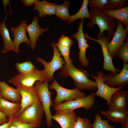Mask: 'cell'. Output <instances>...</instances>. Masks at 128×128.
I'll return each mask as SVG.
<instances>
[{"instance_id": "f35d334b", "label": "cell", "mask_w": 128, "mask_h": 128, "mask_svg": "<svg viewBox=\"0 0 128 128\" xmlns=\"http://www.w3.org/2000/svg\"><path fill=\"white\" fill-rule=\"evenodd\" d=\"M3 2L4 6V12H5L6 11V7L7 5H8L10 3V2L9 0H2Z\"/></svg>"}, {"instance_id": "4316f807", "label": "cell", "mask_w": 128, "mask_h": 128, "mask_svg": "<svg viewBox=\"0 0 128 128\" xmlns=\"http://www.w3.org/2000/svg\"><path fill=\"white\" fill-rule=\"evenodd\" d=\"M15 65L16 69L20 73H29L36 68V66L30 61H26L22 63H17Z\"/></svg>"}, {"instance_id": "7a4b0ae2", "label": "cell", "mask_w": 128, "mask_h": 128, "mask_svg": "<svg viewBox=\"0 0 128 128\" xmlns=\"http://www.w3.org/2000/svg\"><path fill=\"white\" fill-rule=\"evenodd\" d=\"M89 13L91 19L87 23V26L92 28L94 25H97L100 29L97 36L104 35L105 31L108 32V37L110 38L113 36L116 25L114 19L96 8H91Z\"/></svg>"}, {"instance_id": "7402d4cb", "label": "cell", "mask_w": 128, "mask_h": 128, "mask_svg": "<svg viewBox=\"0 0 128 128\" xmlns=\"http://www.w3.org/2000/svg\"><path fill=\"white\" fill-rule=\"evenodd\" d=\"M34 9L37 10L40 17H46L56 14V9L57 5L56 3H52L44 0H39L34 4Z\"/></svg>"}, {"instance_id": "484cf974", "label": "cell", "mask_w": 128, "mask_h": 128, "mask_svg": "<svg viewBox=\"0 0 128 128\" xmlns=\"http://www.w3.org/2000/svg\"><path fill=\"white\" fill-rule=\"evenodd\" d=\"M70 3L69 1L66 0L63 4L57 5L56 9L55 15L63 20L68 21L70 16L69 13Z\"/></svg>"}, {"instance_id": "74e56055", "label": "cell", "mask_w": 128, "mask_h": 128, "mask_svg": "<svg viewBox=\"0 0 128 128\" xmlns=\"http://www.w3.org/2000/svg\"><path fill=\"white\" fill-rule=\"evenodd\" d=\"M10 118L9 119V121L6 123L0 125V128H8L11 123V119Z\"/></svg>"}, {"instance_id": "277c9868", "label": "cell", "mask_w": 128, "mask_h": 128, "mask_svg": "<svg viewBox=\"0 0 128 128\" xmlns=\"http://www.w3.org/2000/svg\"><path fill=\"white\" fill-rule=\"evenodd\" d=\"M48 82H44L40 81L36 82L34 86L38 93L39 100L42 105L46 118V123L47 127H50L52 125V115L50 109L53 106L51 98L52 91L49 90Z\"/></svg>"}, {"instance_id": "ffe728a7", "label": "cell", "mask_w": 128, "mask_h": 128, "mask_svg": "<svg viewBox=\"0 0 128 128\" xmlns=\"http://www.w3.org/2000/svg\"><path fill=\"white\" fill-rule=\"evenodd\" d=\"M0 96L11 102L20 103L21 97L17 88L9 86L5 81L0 82Z\"/></svg>"}, {"instance_id": "8992f818", "label": "cell", "mask_w": 128, "mask_h": 128, "mask_svg": "<svg viewBox=\"0 0 128 128\" xmlns=\"http://www.w3.org/2000/svg\"><path fill=\"white\" fill-rule=\"evenodd\" d=\"M53 50V55L50 61L47 62L40 57L37 59V61L44 66V71L46 75L47 80L48 82L53 79L54 74L55 72L63 67L65 64L64 60L61 56V55L58 49L56 43L52 42L51 44Z\"/></svg>"}, {"instance_id": "4dcf8cb0", "label": "cell", "mask_w": 128, "mask_h": 128, "mask_svg": "<svg viewBox=\"0 0 128 128\" xmlns=\"http://www.w3.org/2000/svg\"><path fill=\"white\" fill-rule=\"evenodd\" d=\"M116 55L121 59L123 63H128V41L124 42L119 49L116 53Z\"/></svg>"}, {"instance_id": "ac0fdd59", "label": "cell", "mask_w": 128, "mask_h": 128, "mask_svg": "<svg viewBox=\"0 0 128 128\" xmlns=\"http://www.w3.org/2000/svg\"><path fill=\"white\" fill-rule=\"evenodd\" d=\"M38 17L35 16L31 23L27 25L26 28V31L29 36V40L32 50L35 49L37 40L43 32L49 29L48 27L42 28L39 26L38 23Z\"/></svg>"}, {"instance_id": "8fae6325", "label": "cell", "mask_w": 128, "mask_h": 128, "mask_svg": "<svg viewBox=\"0 0 128 128\" xmlns=\"http://www.w3.org/2000/svg\"><path fill=\"white\" fill-rule=\"evenodd\" d=\"M117 28L113 37L107 45L108 50L113 59L115 57L117 51L123 44L124 41L128 40L126 36L128 30L124 27L123 23L117 20Z\"/></svg>"}, {"instance_id": "4fadbf2b", "label": "cell", "mask_w": 128, "mask_h": 128, "mask_svg": "<svg viewBox=\"0 0 128 128\" xmlns=\"http://www.w3.org/2000/svg\"><path fill=\"white\" fill-rule=\"evenodd\" d=\"M106 75L108 79L104 82L110 87H127L128 85V64L123 63L122 69L119 73L115 74L110 72Z\"/></svg>"}, {"instance_id": "ba28073f", "label": "cell", "mask_w": 128, "mask_h": 128, "mask_svg": "<svg viewBox=\"0 0 128 128\" xmlns=\"http://www.w3.org/2000/svg\"><path fill=\"white\" fill-rule=\"evenodd\" d=\"M49 89L54 90L57 92L56 96L54 100L55 104L60 103L64 101L75 100L86 96L85 94L80 90L75 88L67 89L61 86L55 79L52 84L49 86Z\"/></svg>"}, {"instance_id": "e575fe53", "label": "cell", "mask_w": 128, "mask_h": 128, "mask_svg": "<svg viewBox=\"0 0 128 128\" xmlns=\"http://www.w3.org/2000/svg\"><path fill=\"white\" fill-rule=\"evenodd\" d=\"M11 122L17 128H35L33 124L21 121L15 118H12Z\"/></svg>"}, {"instance_id": "d6a6232c", "label": "cell", "mask_w": 128, "mask_h": 128, "mask_svg": "<svg viewBox=\"0 0 128 128\" xmlns=\"http://www.w3.org/2000/svg\"><path fill=\"white\" fill-rule=\"evenodd\" d=\"M108 1V0H89L88 5L90 8H96L104 11L106 10V5Z\"/></svg>"}, {"instance_id": "9c48e42d", "label": "cell", "mask_w": 128, "mask_h": 128, "mask_svg": "<svg viewBox=\"0 0 128 128\" xmlns=\"http://www.w3.org/2000/svg\"><path fill=\"white\" fill-rule=\"evenodd\" d=\"M95 96L92 94L78 98L75 100L66 101L58 104H55L54 109L56 111L75 109L83 108L87 110L91 109L95 102Z\"/></svg>"}, {"instance_id": "3957f363", "label": "cell", "mask_w": 128, "mask_h": 128, "mask_svg": "<svg viewBox=\"0 0 128 128\" xmlns=\"http://www.w3.org/2000/svg\"><path fill=\"white\" fill-rule=\"evenodd\" d=\"M44 112L40 100L27 107L13 118L22 122L32 124L35 128H38L42 123Z\"/></svg>"}, {"instance_id": "d6986e66", "label": "cell", "mask_w": 128, "mask_h": 128, "mask_svg": "<svg viewBox=\"0 0 128 128\" xmlns=\"http://www.w3.org/2000/svg\"><path fill=\"white\" fill-rule=\"evenodd\" d=\"M100 112L108 121L115 123H120L122 128H128V111L108 110L106 111L100 110Z\"/></svg>"}, {"instance_id": "2e32d148", "label": "cell", "mask_w": 128, "mask_h": 128, "mask_svg": "<svg viewBox=\"0 0 128 128\" xmlns=\"http://www.w3.org/2000/svg\"><path fill=\"white\" fill-rule=\"evenodd\" d=\"M109 109L128 111V91L121 89L111 96Z\"/></svg>"}, {"instance_id": "5b68a950", "label": "cell", "mask_w": 128, "mask_h": 128, "mask_svg": "<svg viewBox=\"0 0 128 128\" xmlns=\"http://www.w3.org/2000/svg\"><path fill=\"white\" fill-rule=\"evenodd\" d=\"M46 81V78L43 70H40L35 68L29 73L16 74L9 79V82L17 88L31 87L33 86L37 81L44 82Z\"/></svg>"}, {"instance_id": "9a60e30c", "label": "cell", "mask_w": 128, "mask_h": 128, "mask_svg": "<svg viewBox=\"0 0 128 128\" xmlns=\"http://www.w3.org/2000/svg\"><path fill=\"white\" fill-rule=\"evenodd\" d=\"M77 117L73 110H63L56 111L52 118L58 123L61 128H73Z\"/></svg>"}, {"instance_id": "603a6c76", "label": "cell", "mask_w": 128, "mask_h": 128, "mask_svg": "<svg viewBox=\"0 0 128 128\" xmlns=\"http://www.w3.org/2000/svg\"><path fill=\"white\" fill-rule=\"evenodd\" d=\"M21 108L20 103L13 102L0 96V110L9 119L14 117Z\"/></svg>"}, {"instance_id": "836d02e7", "label": "cell", "mask_w": 128, "mask_h": 128, "mask_svg": "<svg viewBox=\"0 0 128 128\" xmlns=\"http://www.w3.org/2000/svg\"><path fill=\"white\" fill-rule=\"evenodd\" d=\"M57 43L62 46L70 48L74 44V42L72 39L63 35L58 39Z\"/></svg>"}, {"instance_id": "6da1fadb", "label": "cell", "mask_w": 128, "mask_h": 128, "mask_svg": "<svg viewBox=\"0 0 128 128\" xmlns=\"http://www.w3.org/2000/svg\"><path fill=\"white\" fill-rule=\"evenodd\" d=\"M60 69L59 73L61 76L64 77L69 76L72 78L76 88L93 91L97 89L96 82L90 79L89 73L84 69L77 68L72 63L68 67L64 65Z\"/></svg>"}, {"instance_id": "44dd1931", "label": "cell", "mask_w": 128, "mask_h": 128, "mask_svg": "<svg viewBox=\"0 0 128 128\" xmlns=\"http://www.w3.org/2000/svg\"><path fill=\"white\" fill-rule=\"evenodd\" d=\"M8 15L7 13L4 20L0 22V34L4 43V48L1 51L2 53H5L10 51L15 52L14 45L11 39L9 30L5 25V22Z\"/></svg>"}, {"instance_id": "83f0119b", "label": "cell", "mask_w": 128, "mask_h": 128, "mask_svg": "<svg viewBox=\"0 0 128 128\" xmlns=\"http://www.w3.org/2000/svg\"><path fill=\"white\" fill-rule=\"evenodd\" d=\"M107 120L102 119L100 113L96 114L95 121L92 124V128H114L113 126L110 125Z\"/></svg>"}, {"instance_id": "d590c367", "label": "cell", "mask_w": 128, "mask_h": 128, "mask_svg": "<svg viewBox=\"0 0 128 128\" xmlns=\"http://www.w3.org/2000/svg\"><path fill=\"white\" fill-rule=\"evenodd\" d=\"M9 120L5 114L0 110V125L6 123Z\"/></svg>"}, {"instance_id": "cb8c5ba5", "label": "cell", "mask_w": 128, "mask_h": 128, "mask_svg": "<svg viewBox=\"0 0 128 128\" xmlns=\"http://www.w3.org/2000/svg\"><path fill=\"white\" fill-rule=\"evenodd\" d=\"M105 14L122 22L125 28L128 30V7L103 11Z\"/></svg>"}, {"instance_id": "7c38bea8", "label": "cell", "mask_w": 128, "mask_h": 128, "mask_svg": "<svg viewBox=\"0 0 128 128\" xmlns=\"http://www.w3.org/2000/svg\"><path fill=\"white\" fill-rule=\"evenodd\" d=\"M84 19L80 21L78 30L73 35V37L76 40L78 45L79 51L78 53V58L82 66L87 67L89 66V60L86 57V50L90 47V45L87 43V40L85 37L83 32Z\"/></svg>"}, {"instance_id": "ab89813d", "label": "cell", "mask_w": 128, "mask_h": 128, "mask_svg": "<svg viewBox=\"0 0 128 128\" xmlns=\"http://www.w3.org/2000/svg\"><path fill=\"white\" fill-rule=\"evenodd\" d=\"M8 128H17L11 123L10 125Z\"/></svg>"}, {"instance_id": "1f68e13d", "label": "cell", "mask_w": 128, "mask_h": 128, "mask_svg": "<svg viewBox=\"0 0 128 128\" xmlns=\"http://www.w3.org/2000/svg\"><path fill=\"white\" fill-rule=\"evenodd\" d=\"M73 128H92V124L88 118L78 116Z\"/></svg>"}, {"instance_id": "8d00e7d4", "label": "cell", "mask_w": 128, "mask_h": 128, "mask_svg": "<svg viewBox=\"0 0 128 128\" xmlns=\"http://www.w3.org/2000/svg\"><path fill=\"white\" fill-rule=\"evenodd\" d=\"M38 0H22L21 1L26 7H30L34 4Z\"/></svg>"}, {"instance_id": "5bb4252c", "label": "cell", "mask_w": 128, "mask_h": 128, "mask_svg": "<svg viewBox=\"0 0 128 128\" xmlns=\"http://www.w3.org/2000/svg\"><path fill=\"white\" fill-rule=\"evenodd\" d=\"M16 88L21 97L20 103L21 108L16 114L27 107L40 100L37 92L34 85L31 87H23Z\"/></svg>"}, {"instance_id": "e0dca14e", "label": "cell", "mask_w": 128, "mask_h": 128, "mask_svg": "<svg viewBox=\"0 0 128 128\" xmlns=\"http://www.w3.org/2000/svg\"><path fill=\"white\" fill-rule=\"evenodd\" d=\"M27 25V21L23 20L18 27L11 28V32L13 35V41L15 47V52L17 54L19 52V46L21 43H25L28 46L30 45V41L26 34V28Z\"/></svg>"}, {"instance_id": "f1b7e54d", "label": "cell", "mask_w": 128, "mask_h": 128, "mask_svg": "<svg viewBox=\"0 0 128 128\" xmlns=\"http://www.w3.org/2000/svg\"><path fill=\"white\" fill-rule=\"evenodd\" d=\"M127 0H108L106 5V10H113L126 7Z\"/></svg>"}, {"instance_id": "60d3db41", "label": "cell", "mask_w": 128, "mask_h": 128, "mask_svg": "<svg viewBox=\"0 0 128 128\" xmlns=\"http://www.w3.org/2000/svg\"><path fill=\"white\" fill-rule=\"evenodd\" d=\"M0 82H1V81H0Z\"/></svg>"}, {"instance_id": "52a82bcc", "label": "cell", "mask_w": 128, "mask_h": 128, "mask_svg": "<svg viewBox=\"0 0 128 128\" xmlns=\"http://www.w3.org/2000/svg\"><path fill=\"white\" fill-rule=\"evenodd\" d=\"M96 74V76L93 74L91 75L96 82L97 89L96 92L92 93V94L94 96H97L105 99L109 106L112 95L116 91L122 89L123 87L119 86L111 87L105 83L104 82L107 80L108 77L106 75H104L103 70L98 71Z\"/></svg>"}, {"instance_id": "d4e9b609", "label": "cell", "mask_w": 128, "mask_h": 128, "mask_svg": "<svg viewBox=\"0 0 128 128\" xmlns=\"http://www.w3.org/2000/svg\"><path fill=\"white\" fill-rule=\"evenodd\" d=\"M88 0H83L82 5L80 9L75 14L70 16L68 21V23H71L78 19H80L81 20L84 19V18H87L91 19V17L88 9Z\"/></svg>"}, {"instance_id": "f546056e", "label": "cell", "mask_w": 128, "mask_h": 128, "mask_svg": "<svg viewBox=\"0 0 128 128\" xmlns=\"http://www.w3.org/2000/svg\"><path fill=\"white\" fill-rule=\"evenodd\" d=\"M56 46L59 50L61 55L64 57L65 62L64 65L67 67H69L72 63V59L70 58V48L62 46L56 43Z\"/></svg>"}, {"instance_id": "30bf717a", "label": "cell", "mask_w": 128, "mask_h": 128, "mask_svg": "<svg viewBox=\"0 0 128 128\" xmlns=\"http://www.w3.org/2000/svg\"><path fill=\"white\" fill-rule=\"evenodd\" d=\"M85 38L96 42L101 46L104 58L103 69L105 71H110L113 73L116 74L121 70L116 68L113 64V59L110 55L107 48V43L110 41V39L108 37L103 35L97 36L96 39L90 37L87 33H84Z\"/></svg>"}]
</instances>
